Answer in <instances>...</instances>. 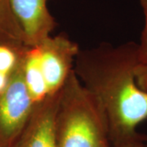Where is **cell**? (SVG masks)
<instances>
[{
  "mask_svg": "<svg viewBox=\"0 0 147 147\" xmlns=\"http://www.w3.org/2000/svg\"><path fill=\"white\" fill-rule=\"evenodd\" d=\"M142 11L145 17V24L142 30L140 42L138 46V57L142 64H147V0H140Z\"/></svg>",
  "mask_w": 147,
  "mask_h": 147,
  "instance_id": "10",
  "label": "cell"
},
{
  "mask_svg": "<svg viewBox=\"0 0 147 147\" xmlns=\"http://www.w3.org/2000/svg\"><path fill=\"white\" fill-rule=\"evenodd\" d=\"M140 63L134 42L101 43L75 58L74 71L103 110L111 145L138 136L137 127L147 119V92L136 79Z\"/></svg>",
  "mask_w": 147,
  "mask_h": 147,
  "instance_id": "1",
  "label": "cell"
},
{
  "mask_svg": "<svg viewBox=\"0 0 147 147\" xmlns=\"http://www.w3.org/2000/svg\"><path fill=\"white\" fill-rule=\"evenodd\" d=\"M54 137L55 147H111L105 114L74 70L60 90Z\"/></svg>",
  "mask_w": 147,
  "mask_h": 147,
  "instance_id": "2",
  "label": "cell"
},
{
  "mask_svg": "<svg viewBox=\"0 0 147 147\" xmlns=\"http://www.w3.org/2000/svg\"><path fill=\"white\" fill-rule=\"evenodd\" d=\"M0 46L22 53L30 46L13 12L11 0H0Z\"/></svg>",
  "mask_w": 147,
  "mask_h": 147,
  "instance_id": "7",
  "label": "cell"
},
{
  "mask_svg": "<svg viewBox=\"0 0 147 147\" xmlns=\"http://www.w3.org/2000/svg\"><path fill=\"white\" fill-rule=\"evenodd\" d=\"M9 79V76L0 73V92L5 88L6 85L7 84V81Z\"/></svg>",
  "mask_w": 147,
  "mask_h": 147,
  "instance_id": "13",
  "label": "cell"
},
{
  "mask_svg": "<svg viewBox=\"0 0 147 147\" xmlns=\"http://www.w3.org/2000/svg\"><path fill=\"white\" fill-rule=\"evenodd\" d=\"M111 147H147V137L139 134L130 140L111 145Z\"/></svg>",
  "mask_w": 147,
  "mask_h": 147,
  "instance_id": "12",
  "label": "cell"
},
{
  "mask_svg": "<svg viewBox=\"0 0 147 147\" xmlns=\"http://www.w3.org/2000/svg\"><path fill=\"white\" fill-rule=\"evenodd\" d=\"M23 74L27 89L36 104L48 96L37 47H30L22 54Z\"/></svg>",
  "mask_w": 147,
  "mask_h": 147,
  "instance_id": "8",
  "label": "cell"
},
{
  "mask_svg": "<svg viewBox=\"0 0 147 147\" xmlns=\"http://www.w3.org/2000/svg\"><path fill=\"white\" fill-rule=\"evenodd\" d=\"M60 90L35 104L30 119L11 147H55L54 119Z\"/></svg>",
  "mask_w": 147,
  "mask_h": 147,
  "instance_id": "5",
  "label": "cell"
},
{
  "mask_svg": "<svg viewBox=\"0 0 147 147\" xmlns=\"http://www.w3.org/2000/svg\"><path fill=\"white\" fill-rule=\"evenodd\" d=\"M49 0H11L13 12L30 47L36 46L57 27V21L47 7Z\"/></svg>",
  "mask_w": 147,
  "mask_h": 147,
  "instance_id": "6",
  "label": "cell"
},
{
  "mask_svg": "<svg viewBox=\"0 0 147 147\" xmlns=\"http://www.w3.org/2000/svg\"><path fill=\"white\" fill-rule=\"evenodd\" d=\"M39 61L48 94H53L62 88L74 70L75 58L79 53L76 42L65 34L50 35L36 46Z\"/></svg>",
  "mask_w": 147,
  "mask_h": 147,
  "instance_id": "4",
  "label": "cell"
},
{
  "mask_svg": "<svg viewBox=\"0 0 147 147\" xmlns=\"http://www.w3.org/2000/svg\"><path fill=\"white\" fill-rule=\"evenodd\" d=\"M23 53L9 75L5 88L0 92V147L12 146L30 119L35 106L24 79Z\"/></svg>",
  "mask_w": 147,
  "mask_h": 147,
  "instance_id": "3",
  "label": "cell"
},
{
  "mask_svg": "<svg viewBox=\"0 0 147 147\" xmlns=\"http://www.w3.org/2000/svg\"><path fill=\"white\" fill-rule=\"evenodd\" d=\"M136 79L139 88L147 92V64L140 63L137 65Z\"/></svg>",
  "mask_w": 147,
  "mask_h": 147,
  "instance_id": "11",
  "label": "cell"
},
{
  "mask_svg": "<svg viewBox=\"0 0 147 147\" xmlns=\"http://www.w3.org/2000/svg\"><path fill=\"white\" fill-rule=\"evenodd\" d=\"M22 53L7 46H0V73L9 76L16 68Z\"/></svg>",
  "mask_w": 147,
  "mask_h": 147,
  "instance_id": "9",
  "label": "cell"
}]
</instances>
